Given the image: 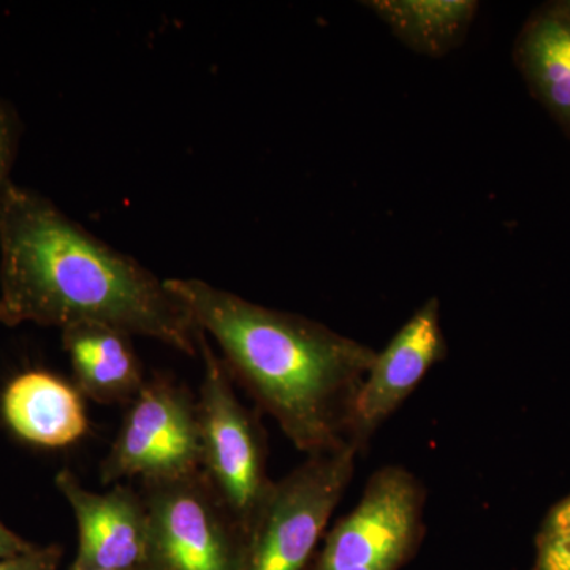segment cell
Returning a JSON list of instances; mask_svg holds the SVG:
<instances>
[{"instance_id": "obj_1", "label": "cell", "mask_w": 570, "mask_h": 570, "mask_svg": "<svg viewBox=\"0 0 570 570\" xmlns=\"http://www.w3.org/2000/svg\"><path fill=\"white\" fill-rule=\"evenodd\" d=\"M96 322L198 356L193 317L165 279L71 219L39 190L0 195V324Z\"/></svg>"}, {"instance_id": "obj_2", "label": "cell", "mask_w": 570, "mask_h": 570, "mask_svg": "<svg viewBox=\"0 0 570 570\" xmlns=\"http://www.w3.org/2000/svg\"><path fill=\"white\" fill-rule=\"evenodd\" d=\"M236 379L306 455L347 444L376 352L321 322L249 302L195 277L165 279Z\"/></svg>"}, {"instance_id": "obj_3", "label": "cell", "mask_w": 570, "mask_h": 570, "mask_svg": "<svg viewBox=\"0 0 570 570\" xmlns=\"http://www.w3.org/2000/svg\"><path fill=\"white\" fill-rule=\"evenodd\" d=\"M198 348L204 363L197 400L200 469L247 534L273 483L265 431L236 396L234 379L202 332Z\"/></svg>"}, {"instance_id": "obj_4", "label": "cell", "mask_w": 570, "mask_h": 570, "mask_svg": "<svg viewBox=\"0 0 570 570\" xmlns=\"http://www.w3.org/2000/svg\"><path fill=\"white\" fill-rule=\"evenodd\" d=\"M348 444L306 455L283 479L273 480L247 532L246 570H305L356 468Z\"/></svg>"}, {"instance_id": "obj_5", "label": "cell", "mask_w": 570, "mask_h": 570, "mask_svg": "<svg viewBox=\"0 0 570 570\" xmlns=\"http://www.w3.org/2000/svg\"><path fill=\"white\" fill-rule=\"evenodd\" d=\"M428 491L400 464L379 468L358 504L336 521L309 570H401L426 535Z\"/></svg>"}, {"instance_id": "obj_6", "label": "cell", "mask_w": 570, "mask_h": 570, "mask_svg": "<svg viewBox=\"0 0 570 570\" xmlns=\"http://www.w3.org/2000/svg\"><path fill=\"white\" fill-rule=\"evenodd\" d=\"M197 400L171 379H146L127 403L121 428L100 463V482H164L200 471Z\"/></svg>"}, {"instance_id": "obj_7", "label": "cell", "mask_w": 570, "mask_h": 570, "mask_svg": "<svg viewBox=\"0 0 570 570\" xmlns=\"http://www.w3.org/2000/svg\"><path fill=\"white\" fill-rule=\"evenodd\" d=\"M156 570H246L247 534L204 472L142 483Z\"/></svg>"}, {"instance_id": "obj_8", "label": "cell", "mask_w": 570, "mask_h": 570, "mask_svg": "<svg viewBox=\"0 0 570 570\" xmlns=\"http://www.w3.org/2000/svg\"><path fill=\"white\" fill-rule=\"evenodd\" d=\"M448 340L441 325V303L428 298L409 317L384 351L376 352L373 365L355 397L346 441L358 455L385 422L403 406L420 382L448 356Z\"/></svg>"}, {"instance_id": "obj_9", "label": "cell", "mask_w": 570, "mask_h": 570, "mask_svg": "<svg viewBox=\"0 0 570 570\" xmlns=\"http://www.w3.org/2000/svg\"><path fill=\"white\" fill-rule=\"evenodd\" d=\"M78 527L73 566L85 569L156 570L154 535L140 491L116 483L111 490H88L70 469L55 478Z\"/></svg>"}, {"instance_id": "obj_10", "label": "cell", "mask_w": 570, "mask_h": 570, "mask_svg": "<svg viewBox=\"0 0 570 570\" xmlns=\"http://www.w3.org/2000/svg\"><path fill=\"white\" fill-rule=\"evenodd\" d=\"M0 412L14 436L41 449L69 448L89 430L80 390L50 371H24L10 379Z\"/></svg>"}, {"instance_id": "obj_11", "label": "cell", "mask_w": 570, "mask_h": 570, "mask_svg": "<svg viewBox=\"0 0 570 570\" xmlns=\"http://www.w3.org/2000/svg\"><path fill=\"white\" fill-rule=\"evenodd\" d=\"M61 333L82 396L100 404H127L140 392L145 371L129 333L96 322L69 325Z\"/></svg>"}, {"instance_id": "obj_12", "label": "cell", "mask_w": 570, "mask_h": 570, "mask_svg": "<svg viewBox=\"0 0 570 570\" xmlns=\"http://www.w3.org/2000/svg\"><path fill=\"white\" fill-rule=\"evenodd\" d=\"M513 61L532 97L570 137V13L558 2L528 18Z\"/></svg>"}, {"instance_id": "obj_13", "label": "cell", "mask_w": 570, "mask_h": 570, "mask_svg": "<svg viewBox=\"0 0 570 570\" xmlns=\"http://www.w3.org/2000/svg\"><path fill=\"white\" fill-rule=\"evenodd\" d=\"M365 6L397 40L428 58H444L460 47L479 11L474 0H373Z\"/></svg>"}, {"instance_id": "obj_14", "label": "cell", "mask_w": 570, "mask_h": 570, "mask_svg": "<svg viewBox=\"0 0 570 570\" xmlns=\"http://www.w3.org/2000/svg\"><path fill=\"white\" fill-rule=\"evenodd\" d=\"M22 126L20 112L9 100L0 97V195L11 183V170L20 153Z\"/></svg>"}, {"instance_id": "obj_15", "label": "cell", "mask_w": 570, "mask_h": 570, "mask_svg": "<svg viewBox=\"0 0 570 570\" xmlns=\"http://www.w3.org/2000/svg\"><path fill=\"white\" fill-rule=\"evenodd\" d=\"M532 570H570V531L538 534Z\"/></svg>"}, {"instance_id": "obj_16", "label": "cell", "mask_w": 570, "mask_h": 570, "mask_svg": "<svg viewBox=\"0 0 570 570\" xmlns=\"http://www.w3.org/2000/svg\"><path fill=\"white\" fill-rule=\"evenodd\" d=\"M61 560L62 549L56 543L36 546L26 553L0 561V570H59Z\"/></svg>"}, {"instance_id": "obj_17", "label": "cell", "mask_w": 570, "mask_h": 570, "mask_svg": "<svg viewBox=\"0 0 570 570\" xmlns=\"http://www.w3.org/2000/svg\"><path fill=\"white\" fill-rule=\"evenodd\" d=\"M570 531V494L553 505L543 519L540 534H560Z\"/></svg>"}, {"instance_id": "obj_18", "label": "cell", "mask_w": 570, "mask_h": 570, "mask_svg": "<svg viewBox=\"0 0 570 570\" xmlns=\"http://www.w3.org/2000/svg\"><path fill=\"white\" fill-rule=\"evenodd\" d=\"M37 543L29 542L17 532L11 531L2 520H0V561L7 558L18 557V554L26 553L32 550Z\"/></svg>"}, {"instance_id": "obj_19", "label": "cell", "mask_w": 570, "mask_h": 570, "mask_svg": "<svg viewBox=\"0 0 570 570\" xmlns=\"http://www.w3.org/2000/svg\"><path fill=\"white\" fill-rule=\"evenodd\" d=\"M558 6L561 7V9H564L570 13V0H561V2H558Z\"/></svg>"}, {"instance_id": "obj_20", "label": "cell", "mask_w": 570, "mask_h": 570, "mask_svg": "<svg viewBox=\"0 0 570 570\" xmlns=\"http://www.w3.org/2000/svg\"><path fill=\"white\" fill-rule=\"evenodd\" d=\"M67 570H107V569H85V568H77V566L71 564L70 568Z\"/></svg>"}]
</instances>
